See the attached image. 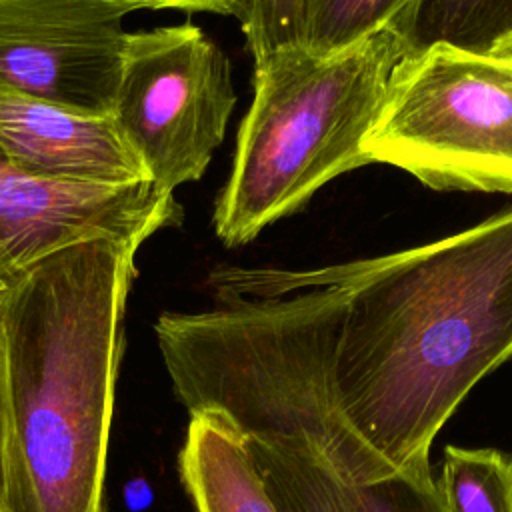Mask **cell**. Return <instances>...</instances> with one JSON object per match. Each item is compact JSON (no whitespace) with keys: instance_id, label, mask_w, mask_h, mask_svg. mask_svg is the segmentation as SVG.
Segmentation results:
<instances>
[{"instance_id":"obj_1","label":"cell","mask_w":512,"mask_h":512,"mask_svg":"<svg viewBox=\"0 0 512 512\" xmlns=\"http://www.w3.org/2000/svg\"><path fill=\"white\" fill-rule=\"evenodd\" d=\"M212 284L242 294L342 286L340 408L398 470L426 468L468 392L512 358V206L408 250L314 270L226 268Z\"/></svg>"},{"instance_id":"obj_2","label":"cell","mask_w":512,"mask_h":512,"mask_svg":"<svg viewBox=\"0 0 512 512\" xmlns=\"http://www.w3.org/2000/svg\"><path fill=\"white\" fill-rule=\"evenodd\" d=\"M138 244L68 246L0 292V508L106 512Z\"/></svg>"},{"instance_id":"obj_3","label":"cell","mask_w":512,"mask_h":512,"mask_svg":"<svg viewBox=\"0 0 512 512\" xmlns=\"http://www.w3.org/2000/svg\"><path fill=\"white\" fill-rule=\"evenodd\" d=\"M402 56L400 36L384 26L332 54L290 46L256 62L254 98L212 212L224 246L252 242L334 178L372 164L364 146Z\"/></svg>"},{"instance_id":"obj_4","label":"cell","mask_w":512,"mask_h":512,"mask_svg":"<svg viewBox=\"0 0 512 512\" xmlns=\"http://www.w3.org/2000/svg\"><path fill=\"white\" fill-rule=\"evenodd\" d=\"M364 148L432 190L512 194V60L446 44L402 56Z\"/></svg>"},{"instance_id":"obj_5","label":"cell","mask_w":512,"mask_h":512,"mask_svg":"<svg viewBox=\"0 0 512 512\" xmlns=\"http://www.w3.org/2000/svg\"><path fill=\"white\" fill-rule=\"evenodd\" d=\"M234 106L230 60L202 28L128 32L112 120L158 192L204 176Z\"/></svg>"},{"instance_id":"obj_6","label":"cell","mask_w":512,"mask_h":512,"mask_svg":"<svg viewBox=\"0 0 512 512\" xmlns=\"http://www.w3.org/2000/svg\"><path fill=\"white\" fill-rule=\"evenodd\" d=\"M126 0H0V90L112 116Z\"/></svg>"},{"instance_id":"obj_7","label":"cell","mask_w":512,"mask_h":512,"mask_svg":"<svg viewBox=\"0 0 512 512\" xmlns=\"http://www.w3.org/2000/svg\"><path fill=\"white\" fill-rule=\"evenodd\" d=\"M182 216L174 194L150 182L92 186L38 178L0 150V292L68 246L98 238L142 246Z\"/></svg>"},{"instance_id":"obj_8","label":"cell","mask_w":512,"mask_h":512,"mask_svg":"<svg viewBox=\"0 0 512 512\" xmlns=\"http://www.w3.org/2000/svg\"><path fill=\"white\" fill-rule=\"evenodd\" d=\"M0 150L22 172L74 184L148 182L112 116L76 114L0 90Z\"/></svg>"},{"instance_id":"obj_9","label":"cell","mask_w":512,"mask_h":512,"mask_svg":"<svg viewBox=\"0 0 512 512\" xmlns=\"http://www.w3.org/2000/svg\"><path fill=\"white\" fill-rule=\"evenodd\" d=\"M234 428L276 512H358L352 490L300 430L264 420Z\"/></svg>"},{"instance_id":"obj_10","label":"cell","mask_w":512,"mask_h":512,"mask_svg":"<svg viewBox=\"0 0 512 512\" xmlns=\"http://www.w3.org/2000/svg\"><path fill=\"white\" fill-rule=\"evenodd\" d=\"M178 476L196 512H276L242 434L218 414H192Z\"/></svg>"},{"instance_id":"obj_11","label":"cell","mask_w":512,"mask_h":512,"mask_svg":"<svg viewBox=\"0 0 512 512\" xmlns=\"http://www.w3.org/2000/svg\"><path fill=\"white\" fill-rule=\"evenodd\" d=\"M390 26L404 56L436 44L494 54L512 40V0H410Z\"/></svg>"},{"instance_id":"obj_12","label":"cell","mask_w":512,"mask_h":512,"mask_svg":"<svg viewBox=\"0 0 512 512\" xmlns=\"http://www.w3.org/2000/svg\"><path fill=\"white\" fill-rule=\"evenodd\" d=\"M434 482L444 512H512V454L446 446Z\"/></svg>"},{"instance_id":"obj_13","label":"cell","mask_w":512,"mask_h":512,"mask_svg":"<svg viewBox=\"0 0 512 512\" xmlns=\"http://www.w3.org/2000/svg\"><path fill=\"white\" fill-rule=\"evenodd\" d=\"M410 0H302L300 46L314 54L344 50L390 26Z\"/></svg>"},{"instance_id":"obj_14","label":"cell","mask_w":512,"mask_h":512,"mask_svg":"<svg viewBox=\"0 0 512 512\" xmlns=\"http://www.w3.org/2000/svg\"><path fill=\"white\" fill-rule=\"evenodd\" d=\"M302 0H250L242 32L254 64L266 56L300 46Z\"/></svg>"},{"instance_id":"obj_15","label":"cell","mask_w":512,"mask_h":512,"mask_svg":"<svg viewBox=\"0 0 512 512\" xmlns=\"http://www.w3.org/2000/svg\"><path fill=\"white\" fill-rule=\"evenodd\" d=\"M134 10H178L190 14L234 16L240 24L246 18L250 0H126Z\"/></svg>"},{"instance_id":"obj_16","label":"cell","mask_w":512,"mask_h":512,"mask_svg":"<svg viewBox=\"0 0 512 512\" xmlns=\"http://www.w3.org/2000/svg\"><path fill=\"white\" fill-rule=\"evenodd\" d=\"M494 56H502V58L512 60V40H510L506 46H502L500 50H496V52H494Z\"/></svg>"},{"instance_id":"obj_17","label":"cell","mask_w":512,"mask_h":512,"mask_svg":"<svg viewBox=\"0 0 512 512\" xmlns=\"http://www.w3.org/2000/svg\"><path fill=\"white\" fill-rule=\"evenodd\" d=\"M0 512H2V508H0Z\"/></svg>"}]
</instances>
